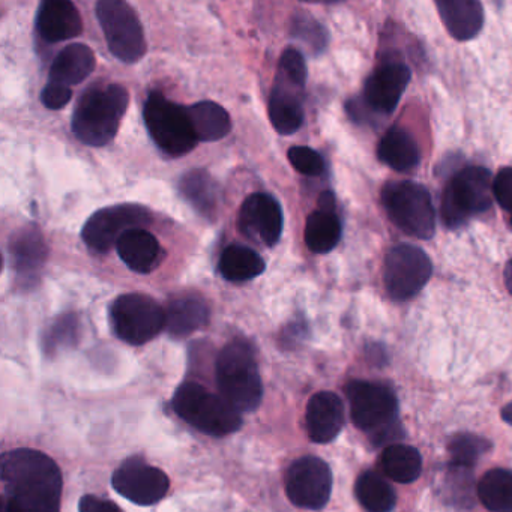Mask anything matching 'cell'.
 I'll list each match as a JSON object with an SVG mask.
<instances>
[{"label":"cell","mask_w":512,"mask_h":512,"mask_svg":"<svg viewBox=\"0 0 512 512\" xmlns=\"http://www.w3.org/2000/svg\"><path fill=\"white\" fill-rule=\"evenodd\" d=\"M4 512H61L62 473L37 449L20 448L2 455Z\"/></svg>","instance_id":"1"},{"label":"cell","mask_w":512,"mask_h":512,"mask_svg":"<svg viewBox=\"0 0 512 512\" xmlns=\"http://www.w3.org/2000/svg\"><path fill=\"white\" fill-rule=\"evenodd\" d=\"M128 103L130 95L118 83L92 86L83 92L74 109L71 121L74 136L80 143L92 148L109 145L118 134Z\"/></svg>","instance_id":"2"},{"label":"cell","mask_w":512,"mask_h":512,"mask_svg":"<svg viewBox=\"0 0 512 512\" xmlns=\"http://www.w3.org/2000/svg\"><path fill=\"white\" fill-rule=\"evenodd\" d=\"M217 385L220 395L238 412H253L262 403L263 383L250 344L235 340L217 356Z\"/></svg>","instance_id":"3"},{"label":"cell","mask_w":512,"mask_h":512,"mask_svg":"<svg viewBox=\"0 0 512 512\" xmlns=\"http://www.w3.org/2000/svg\"><path fill=\"white\" fill-rule=\"evenodd\" d=\"M172 406L179 418L208 436H229L242 425L241 412L221 395L212 394L199 383L179 386L173 395Z\"/></svg>","instance_id":"4"},{"label":"cell","mask_w":512,"mask_h":512,"mask_svg":"<svg viewBox=\"0 0 512 512\" xmlns=\"http://www.w3.org/2000/svg\"><path fill=\"white\" fill-rule=\"evenodd\" d=\"M382 203L389 220L406 235L433 238L436 211L427 188L412 181L389 182L383 187Z\"/></svg>","instance_id":"5"},{"label":"cell","mask_w":512,"mask_h":512,"mask_svg":"<svg viewBox=\"0 0 512 512\" xmlns=\"http://www.w3.org/2000/svg\"><path fill=\"white\" fill-rule=\"evenodd\" d=\"M143 118L149 136L164 154L181 157L199 143L188 110L167 100L161 92L149 94Z\"/></svg>","instance_id":"6"},{"label":"cell","mask_w":512,"mask_h":512,"mask_svg":"<svg viewBox=\"0 0 512 512\" xmlns=\"http://www.w3.org/2000/svg\"><path fill=\"white\" fill-rule=\"evenodd\" d=\"M493 181L484 167H467L458 172L443 190L440 215L449 229L463 226L470 217L490 209Z\"/></svg>","instance_id":"7"},{"label":"cell","mask_w":512,"mask_h":512,"mask_svg":"<svg viewBox=\"0 0 512 512\" xmlns=\"http://www.w3.org/2000/svg\"><path fill=\"white\" fill-rule=\"evenodd\" d=\"M98 22L110 52L125 64H136L146 55L142 22L131 5L124 0H100L95 7Z\"/></svg>","instance_id":"8"},{"label":"cell","mask_w":512,"mask_h":512,"mask_svg":"<svg viewBox=\"0 0 512 512\" xmlns=\"http://www.w3.org/2000/svg\"><path fill=\"white\" fill-rule=\"evenodd\" d=\"M110 320L118 338L142 346L166 328V310L151 296L127 293L113 302Z\"/></svg>","instance_id":"9"},{"label":"cell","mask_w":512,"mask_h":512,"mask_svg":"<svg viewBox=\"0 0 512 512\" xmlns=\"http://www.w3.org/2000/svg\"><path fill=\"white\" fill-rule=\"evenodd\" d=\"M433 274L430 257L410 244L395 245L388 251L383 265L386 292L395 301H407L418 295Z\"/></svg>","instance_id":"10"},{"label":"cell","mask_w":512,"mask_h":512,"mask_svg":"<svg viewBox=\"0 0 512 512\" xmlns=\"http://www.w3.org/2000/svg\"><path fill=\"white\" fill-rule=\"evenodd\" d=\"M346 395L353 424L359 430L368 431L371 436H376L380 431L395 424L398 401L388 386L353 380L346 386Z\"/></svg>","instance_id":"11"},{"label":"cell","mask_w":512,"mask_h":512,"mask_svg":"<svg viewBox=\"0 0 512 512\" xmlns=\"http://www.w3.org/2000/svg\"><path fill=\"white\" fill-rule=\"evenodd\" d=\"M152 215L145 206L136 203L109 206L95 212L82 230V239L89 250L104 254L118 244L124 233L143 229L151 224Z\"/></svg>","instance_id":"12"},{"label":"cell","mask_w":512,"mask_h":512,"mask_svg":"<svg viewBox=\"0 0 512 512\" xmlns=\"http://www.w3.org/2000/svg\"><path fill=\"white\" fill-rule=\"evenodd\" d=\"M286 493L299 508L319 511L332 493V473L322 458L302 457L287 470Z\"/></svg>","instance_id":"13"},{"label":"cell","mask_w":512,"mask_h":512,"mask_svg":"<svg viewBox=\"0 0 512 512\" xmlns=\"http://www.w3.org/2000/svg\"><path fill=\"white\" fill-rule=\"evenodd\" d=\"M113 488L137 505L160 502L170 488L166 473L140 458H130L118 467L112 478Z\"/></svg>","instance_id":"14"},{"label":"cell","mask_w":512,"mask_h":512,"mask_svg":"<svg viewBox=\"0 0 512 512\" xmlns=\"http://www.w3.org/2000/svg\"><path fill=\"white\" fill-rule=\"evenodd\" d=\"M283 224L280 203L269 194H251L239 209V232L250 241L265 247H274L280 241Z\"/></svg>","instance_id":"15"},{"label":"cell","mask_w":512,"mask_h":512,"mask_svg":"<svg viewBox=\"0 0 512 512\" xmlns=\"http://www.w3.org/2000/svg\"><path fill=\"white\" fill-rule=\"evenodd\" d=\"M412 71L401 62L380 65L364 86V103L374 112L389 115L394 112L409 85Z\"/></svg>","instance_id":"16"},{"label":"cell","mask_w":512,"mask_h":512,"mask_svg":"<svg viewBox=\"0 0 512 512\" xmlns=\"http://www.w3.org/2000/svg\"><path fill=\"white\" fill-rule=\"evenodd\" d=\"M8 253L17 277L25 283H35L46 265L49 248L37 226H26L11 236Z\"/></svg>","instance_id":"17"},{"label":"cell","mask_w":512,"mask_h":512,"mask_svg":"<svg viewBox=\"0 0 512 512\" xmlns=\"http://www.w3.org/2000/svg\"><path fill=\"white\" fill-rule=\"evenodd\" d=\"M38 34L47 43H62L79 37L83 31L82 16L73 2L46 0L37 16Z\"/></svg>","instance_id":"18"},{"label":"cell","mask_w":512,"mask_h":512,"mask_svg":"<svg viewBox=\"0 0 512 512\" xmlns=\"http://www.w3.org/2000/svg\"><path fill=\"white\" fill-rule=\"evenodd\" d=\"M307 431L314 443H329L344 427V406L334 392H317L307 406Z\"/></svg>","instance_id":"19"},{"label":"cell","mask_w":512,"mask_h":512,"mask_svg":"<svg viewBox=\"0 0 512 512\" xmlns=\"http://www.w3.org/2000/svg\"><path fill=\"white\" fill-rule=\"evenodd\" d=\"M116 250L122 262L137 274H151L166 256L158 239L145 229L124 233L116 244Z\"/></svg>","instance_id":"20"},{"label":"cell","mask_w":512,"mask_h":512,"mask_svg":"<svg viewBox=\"0 0 512 512\" xmlns=\"http://www.w3.org/2000/svg\"><path fill=\"white\" fill-rule=\"evenodd\" d=\"M302 88L275 77V85L269 97L268 113L272 127L283 134L290 136L296 133L304 124V109H302Z\"/></svg>","instance_id":"21"},{"label":"cell","mask_w":512,"mask_h":512,"mask_svg":"<svg viewBox=\"0 0 512 512\" xmlns=\"http://www.w3.org/2000/svg\"><path fill=\"white\" fill-rule=\"evenodd\" d=\"M446 31L458 41H469L481 32L484 10L476 0H439L436 2Z\"/></svg>","instance_id":"22"},{"label":"cell","mask_w":512,"mask_h":512,"mask_svg":"<svg viewBox=\"0 0 512 512\" xmlns=\"http://www.w3.org/2000/svg\"><path fill=\"white\" fill-rule=\"evenodd\" d=\"M97 67L94 52L85 44H71L65 47L50 68L49 82L71 86L85 82Z\"/></svg>","instance_id":"23"},{"label":"cell","mask_w":512,"mask_h":512,"mask_svg":"<svg viewBox=\"0 0 512 512\" xmlns=\"http://www.w3.org/2000/svg\"><path fill=\"white\" fill-rule=\"evenodd\" d=\"M208 320V304L194 295L173 299L166 310V328L175 338H185L194 334L203 328Z\"/></svg>","instance_id":"24"},{"label":"cell","mask_w":512,"mask_h":512,"mask_svg":"<svg viewBox=\"0 0 512 512\" xmlns=\"http://www.w3.org/2000/svg\"><path fill=\"white\" fill-rule=\"evenodd\" d=\"M377 157L395 172H410L418 166L421 152L409 131L392 127L380 140Z\"/></svg>","instance_id":"25"},{"label":"cell","mask_w":512,"mask_h":512,"mask_svg":"<svg viewBox=\"0 0 512 512\" xmlns=\"http://www.w3.org/2000/svg\"><path fill=\"white\" fill-rule=\"evenodd\" d=\"M187 110L199 142H218L232 131L230 115L220 104L202 101Z\"/></svg>","instance_id":"26"},{"label":"cell","mask_w":512,"mask_h":512,"mask_svg":"<svg viewBox=\"0 0 512 512\" xmlns=\"http://www.w3.org/2000/svg\"><path fill=\"white\" fill-rule=\"evenodd\" d=\"M184 199L203 217L217 214L218 185L206 170L194 169L185 173L179 182Z\"/></svg>","instance_id":"27"},{"label":"cell","mask_w":512,"mask_h":512,"mask_svg":"<svg viewBox=\"0 0 512 512\" xmlns=\"http://www.w3.org/2000/svg\"><path fill=\"white\" fill-rule=\"evenodd\" d=\"M218 269L227 281L244 283L263 274L266 263L253 248L245 245H230L221 254Z\"/></svg>","instance_id":"28"},{"label":"cell","mask_w":512,"mask_h":512,"mask_svg":"<svg viewBox=\"0 0 512 512\" xmlns=\"http://www.w3.org/2000/svg\"><path fill=\"white\" fill-rule=\"evenodd\" d=\"M383 472L398 484H410L421 475L422 458L413 446L395 443L388 446L380 457Z\"/></svg>","instance_id":"29"},{"label":"cell","mask_w":512,"mask_h":512,"mask_svg":"<svg viewBox=\"0 0 512 512\" xmlns=\"http://www.w3.org/2000/svg\"><path fill=\"white\" fill-rule=\"evenodd\" d=\"M341 233H343L341 221L335 211L319 209L307 218L304 233L305 244L313 253L326 254L337 247Z\"/></svg>","instance_id":"30"},{"label":"cell","mask_w":512,"mask_h":512,"mask_svg":"<svg viewBox=\"0 0 512 512\" xmlns=\"http://www.w3.org/2000/svg\"><path fill=\"white\" fill-rule=\"evenodd\" d=\"M482 505L493 512H512V472L508 469L488 470L478 488Z\"/></svg>","instance_id":"31"},{"label":"cell","mask_w":512,"mask_h":512,"mask_svg":"<svg viewBox=\"0 0 512 512\" xmlns=\"http://www.w3.org/2000/svg\"><path fill=\"white\" fill-rule=\"evenodd\" d=\"M355 494L367 512H392L397 503L391 485L374 472H364L359 476Z\"/></svg>","instance_id":"32"},{"label":"cell","mask_w":512,"mask_h":512,"mask_svg":"<svg viewBox=\"0 0 512 512\" xmlns=\"http://www.w3.org/2000/svg\"><path fill=\"white\" fill-rule=\"evenodd\" d=\"M490 449V443L484 437L475 434H458L449 440L448 451L451 455V463L457 466L469 467L481 458L482 454Z\"/></svg>","instance_id":"33"},{"label":"cell","mask_w":512,"mask_h":512,"mask_svg":"<svg viewBox=\"0 0 512 512\" xmlns=\"http://www.w3.org/2000/svg\"><path fill=\"white\" fill-rule=\"evenodd\" d=\"M445 496L454 505L464 506V502L472 505L473 476L469 467L452 464L445 473Z\"/></svg>","instance_id":"34"},{"label":"cell","mask_w":512,"mask_h":512,"mask_svg":"<svg viewBox=\"0 0 512 512\" xmlns=\"http://www.w3.org/2000/svg\"><path fill=\"white\" fill-rule=\"evenodd\" d=\"M292 34L304 41L314 52H320L328 44L326 29L305 13L296 14L292 22Z\"/></svg>","instance_id":"35"},{"label":"cell","mask_w":512,"mask_h":512,"mask_svg":"<svg viewBox=\"0 0 512 512\" xmlns=\"http://www.w3.org/2000/svg\"><path fill=\"white\" fill-rule=\"evenodd\" d=\"M277 77L304 89L307 82V64L304 56L296 49H286L278 62Z\"/></svg>","instance_id":"36"},{"label":"cell","mask_w":512,"mask_h":512,"mask_svg":"<svg viewBox=\"0 0 512 512\" xmlns=\"http://www.w3.org/2000/svg\"><path fill=\"white\" fill-rule=\"evenodd\" d=\"M290 164L305 176H319L325 170V161L319 152L307 146H293L287 152Z\"/></svg>","instance_id":"37"},{"label":"cell","mask_w":512,"mask_h":512,"mask_svg":"<svg viewBox=\"0 0 512 512\" xmlns=\"http://www.w3.org/2000/svg\"><path fill=\"white\" fill-rule=\"evenodd\" d=\"M77 331H79V322L74 314H67V316L59 317L55 323H53L50 331L47 332V347L53 349V347L65 346V344H73L76 340Z\"/></svg>","instance_id":"38"},{"label":"cell","mask_w":512,"mask_h":512,"mask_svg":"<svg viewBox=\"0 0 512 512\" xmlns=\"http://www.w3.org/2000/svg\"><path fill=\"white\" fill-rule=\"evenodd\" d=\"M493 194L512 227V167H505L493 181Z\"/></svg>","instance_id":"39"},{"label":"cell","mask_w":512,"mask_h":512,"mask_svg":"<svg viewBox=\"0 0 512 512\" xmlns=\"http://www.w3.org/2000/svg\"><path fill=\"white\" fill-rule=\"evenodd\" d=\"M73 98V91L67 86L47 83L46 88L41 92V103L50 110H61L70 103Z\"/></svg>","instance_id":"40"},{"label":"cell","mask_w":512,"mask_h":512,"mask_svg":"<svg viewBox=\"0 0 512 512\" xmlns=\"http://www.w3.org/2000/svg\"><path fill=\"white\" fill-rule=\"evenodd\" d=\"M79 511L80 512H124L121 508H119L116 503H113L112 500L103 499V497L92 496V494H88V496H83L80 499L79 503Z\"/></svg>","instance_id":"41"},{"label":"cell","mask_w":512,"mask_h":512,"mask_svg":"<svg viewBox=\"0 0 512 512\" xmlns=\"http://www.w3.org/2000/svg\"><path fill=\"white\" fill-rule=\"evenodd\" d=\"M319 209L323 211H335V197L332 191H325L319 197Z\"/></svg>","instance_id":"42"},{"label":"cell","mask_w":512,"mask_h":512,"mask_svg":"<svg viewBox=\"0 0 512 512\" xmlns=\"http://www.w3.org/2000/svg\"><path fill=\"white\" fill-rule=\"evenodd\" d=\"M503 280H505L506 289L512 295V259L506 263L505 272H503Z\"/></svg>","instance_id":"43"},{"label":"cell","mask_w":512,"mask_h":512,"mask_svg":"<svg viewBox=\"0 0 512 512\" xmlns=\"http://www.w3.org/2000/svg\"><path fill=\"white\" fill-rule=\"evenodd\" d=\"M502 419L512 425V403L506 404L502 409Z\"/></svg>","instance_id":"44"}]
</instances>
